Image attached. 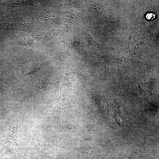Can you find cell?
Returning <instances> with one entry per match:
<instances>
[{
	"label": "cell",
	"mask_w": 159,
	"mask_h": 159,
	"mask_svg": "<svg viewBox=\"0 0 159 159\" xmlns=\"http://www.w3.org/2000/svg\"><path fill=\"white\" fill-rule=\"evenodd\" d=\"M2 12L1 11H0V15H1V14H2Z\"/></svg>",
	"instance_id": "5"
},
{
	"label": "cell",
	"mask_w": 159,
	"mask_h": 159,
	"mask_svg": "<svg viewBox=\"0 0 159 159\" xmlns=\"http://www.w3.org/2000/svg\"><path fill=\"white\" fill-rule=\"evenodd\" d=\"M19 122L17 119L9 122L4 140L6 146L12 150L16 151H21L22 150L17 141V131Z\"/></svg>",
	"instance_id": "1"
},
{
	"label": "cell",
	"mask_w": 159,
	"mask_h": 159,
	"mask_svg": "<svg viewBox=\"0 0 159 159\" xmlns=\"http://www.w3.org/2000/svg\"><path fill=\"white\" fill-rule=\"evenodd\" d=\"M38 134L37 128L35 127L32 131V138L30 149L34 153L41 155L45 153V145L42 141L38 139Z\"/></svg>",
	"instance_id": "2"
},
{
	"label": "cell",
	"mask_w": 159,
	"mask_h": 159,
	"mask_svg": "<svg viewBox=\"0 0 159 159\" xmlns=\"http://www.w3.org/2000/svg\"><path fill=\"white\" fill-rule=\"evenodd\" d=\"M46 159H61L59 158H55L49 156H47L46 157Z\"/></svg>",
	"instance_id": "4"
},
{
	"label": "cell",
	"mask_w": 159,
	"mask_h": 159,
	"mask_svg": "<svg viewBox=\"0 0 159 159\" xmlns=\"http://www.w3.org/2000/svg\"><path fill=\"white\" fill-rule=\"evenodd\" d=\"M14 159H27L21 155H18L15 157Z\"/></svg>",
	"instance_id": "3"
}]
</instances>
